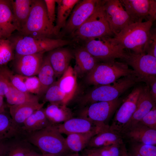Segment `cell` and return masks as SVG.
I'll return each mask as SVG.
<instances>
[{"label":"cell","instance_id":"6da1fadb","mask_svg":"<svg viewBox=\"0 0 156 156\" xmlns=\"http://www.w3.org/2000/svg\"><path fill=\"white\" fill-rule=\"evenodd\" d=\"M153 23L149 21L132 23L117 34L107 39L112 43L131 50L135 53H144V47Z\"/></svg>","mask_w":156,"mask_h":156},{"label":"cell","instance_id":"7a4b0ae2","mask_svg":"<svg viewBox=\"0 0 156 156\" xmlns=\"http://www.w3.org/2000/svg\"><path fill=\"white\" fill-rule=\"evenodd\" d=\"M25 138L31 144L38 148L42 154L61 156L69 151L65 138L55 125H51L38 131L26 133Z\"/></svg>","mask_w":156,"mask_h":156},{"label":"cell","instance_id":"3957f363","mask_svg":"<svg viewBox=\"0 0 156 156\" xmlns=\"http://www.w3.org/2000/svg\"><path fill=\"white\" fill-rule=\"evenodd\" d=\"M140 81L136 75H132L122 77L112 84L96 86L81 99L80 103L88 105L95 102L113 101Z\"/></svg>","mask_w":156,"mask_h":156},{"label":"cell","instance_id":"277c9868","mask_svg":"<svg viewBox=\"0 0 156 156\" xmlns=\"http://www.w3.org/2000/svg\"><path fill=\"white\" fill-rule=\"evenodd\" d=\"M13 43L15 55L21 56L44 53L69 44L71 42L60 39L23 36L18 34L8 38Z\"/></svg>","mask_w":156,"mask_h":156},{"label":"cell","instance_id":"5b68a950","mask_svg":"<svg viewBox=\"0 0 156 156\" xmlns=\"http://www.w3.org/2000/svg\"><path fill=\"white\" fill-rule=\"evenodd\" d=\"M54 26L48 18L44 0H33L30 13L20 35L51 38Z\"/></svg>","mask_w":156,"mask_h":156},{"label":"cell","instance_id":"8992f818","mask_svg":"<svg viewBox=\"0 0 156 156\" xmlns=\"http://www.w3.org/2000/svg\"><path fill=\"white\" fill-rule=\"evenodd\" d=\"M136 75L125 62L116 61L98 63L87 73L86 82L90 85L98 86L112 84L120 78Z\"/></svg>","mask_w":156,"mask_h":156},{"label":"cell","instance_id":"52a82bcc","mask_svg":"<svg viewBox=\"0 0 156 156\" xmlns=\"http://www.w3.org/2000/svg\"><path fill=\"white\" fill-rule=\"evenodd\" d=\"M73 34L78 38L86 40L114 36L106 20L102 1L100 0L94 13Z\"/></svg>","mask_w":156,"mask_h":156},{"label":"cell","instance_id":"ba28073f","mask_svg":"<svg viewBox=\"0 0 156 156\" xmlns=\"http://www.w3.org/2000/svg\"><path fill=\"white\" fill-rule=\"evenodd\" d=\"M107 38H91L86 41L85 48L92 56L103 62L123 60L127 51L121 46L110 42Z\"/></svg>","mask_w":156,"mask_h":156},{"label":"cell","instance_id":"9c48e42d","mask_svg":"<svg viewBox=\"0 0 156 156\" xmlns=\"http://www.w3.org/2000/svg\"><path fill=\"white\" fill-rule=\"evenodd\" d=\"M121 100L119 98L113 101L94 103L81 112L79 117L87 118L99 129L107 126L105 122L117 110Z\"/></svg>","mask_w":156,"mask_h":156},{"label":"cell","instance_id":"30bf717a","mask_svg":"<svg viewBox=\"0 0 156 156\" xmlns=\"http://www.w3.org/2000/svg\"><path fill=\"white\" fill-rule=\"evenodd\" d=\"M102 2L106 20L114 36L133 23L120 0H104Z\"/></svg>","mask_w":156,"mask_h":156},{"label":"cell","instance_id":"8fae6325","mask_svg":"<svg viewBox=\"0 0 156 156\" xmlns=\"http://www.w3.org/2000/svg\"><path fill=\"white\" fill-rule=\"evenodd\" d=\"M127 51L123 60L131 66L141 81L146 83L156 77V57L144 53L135 54Z\"/></svg>","mask_w":156,"mask_h":156},{"label":"cell","instance_id":"7c38bea8","mask_svg":"<svg viewBox=\"0 0 156 156\" xmlns=\"http://www.w3.org/2000/svg\"><path fill=\"white\" fill-rule=\"evenodd\" d=\"M133 23L156 19V1L155 0H120Z\"/></svg>","mask_w":156,"mask_h":156},{"label":"cell","instance_id":"4fadbf2b","mask_svg":"<svg viewBox=\"0 0 156 156\" xmlns=\"http://www.w3.org/2000/svg\"><path fill=\"white\" fill-rule=\"evenodd\" d=\"M138 87L134 89L125 98L116 110L110 129L120 134L124 127L134 112L138 98L142 88Z\"/></svg>","mask_w":156,"mask_h":156},{"label":"cell","instance_id":"5bb4252c","mask_svg":"<svg viewBox=\"0 0 156 156\" xmlns=\"http://www.w3.org/2000/svg\"><path fill=\"white\" fill-rule=\"evenodd\" d=\"M100 0L79 1L74 7L64 27L66 32L73 33L94 13Z\"/></svg>","mask_w":156,"mask_h":156},{"label":"cell","instance_id":"9a60e30c","mask_svg":"<svg viewBox=\"0 0 156 156\" xmlns=\"http://www.w3.org/2000/svg\"><path fill=\"white\" fill-rule=\"evenodd\" d=\"M44 53L15 55L14 65L17 74L26 77L37 75L42 64Z\"/></svg>","mask_w":156,"mask_h":156},{"label":"cell","instance_id":"2e32d148","mask_svg":"<svg viewBox=\"0 0 156 156\" xmlns=\"http://www.w3.org/2000/svg\"><path fill=\"white\" fill-rule=\"evenodd\" d=\"M155 104V103L151 94L149 85H147L142 87L138 98L135 111L120 134L128 128L139 122Z\"/></svg>","mask_w":156,"mask_h":156},{"label":"cell","instance_id":"e0dca14e","mask_svg":"<svg viewBox=\"0 0 156 156\" xmlns=\"http://www.w3.org/2000/svg\"><path fill=\"white\" fill-rule=\"evenodd\" d=\"M131 142L156 145V130L139 122L121 133Z\"/></svg>","mask_w":156,"mask_h":156},{"label":"cell","instance_id":"ac0fdd59","mask_svg":"<svg viewBox=\"0 0 156 156\" xmlns=\"http://www.w3.org/2000/svg\"><path fill=\"white\" fill-rule=\"evenodd\" d=\"M47 56L56 77L62 75L69 66V63L73 57L72 53L69 49L61 48L50 51Z\"/></svg>","mask_w":156,"mask_h":156},{"label":"cell","instance_id":"d6986e66","mask_svg":"<svg viewBox=\"0 0 156 156\" xmlns=\"http://www.w3.org/2000/svg\"><path fill=\"white\" fill-rule=\"evenodd\" d=\"M123 144L120 134L111 130L108 125L99 130L89 141L87 147L97 148L111 145Z\"/></svg>","mask_w":156,"mask_h":156},{"label":"cell","instance_id":"ffe728a7","mask_svg":"<svg viewBox=\"0 0 156 156\" xmlns=\"http://www.w3.org/2000/svg\"><path fill=\"white\" fill-rule=\"evenodd\" d=\"M55 125L61 133L67 135L88 132L96 127L91 121L81 117H73L62 123Z\"/></svg>","mask_w":156,"mask_h":156},{"label":"cell","instance_id":"44dd1931","mask_svg":"<svg viewBox=\"0 0 156 156\" xmlns=\"http://www.w3.org/2000/svg\"><path fill=\"white\" fill-rule=\"evenodd\" d=\"M45 102L39 101L10 106V114L14 121L18 125H22L26 120L34 112L43 108Z\"/></svg>","mask_w":156,"mask_h":156},{"label":"cell","instance_id":"7402d4cb","mask_svg":"<svg viewBox=\"0 0 156 156\" xmlns=\"http://www.w3.org/2000/svg\"><path fill=\"white\" fill-rule=\"evenodd\" d=\"M0 30L4 39L9 38L16 30L14 24L11 0H0Z\"/></svg>","mask_w":156,"mask_h":156},{"label":"cell","instance_id":"603a6c76","mask_svg":"<svg viewBox=\"0 0 156 156\" xmlns=\"http://www.w3.org/2000/svg\"><path fill=\"white\" fill-rule=\"evenodd\" d=\"M22 127L17 124L5 110L0 112V140L24 136Z\"/></svg>","mask_w":156,"mask_h":156},{"label":"cell","instance_id":"cb8c5ba5","mask_svg":"<svg viewBox=\"0 0 156 156\" xmlns=\"http://www.w3.org/2000/svg\"><path fill=\"white\" fill-rule=\"evenodd\" d=\"M33 0H11L14 24L19 32L25 25L29 16Z\"/></svg>","mask_w":156,"mask_h":156},{"label":"cell","instance_id":"d4e9b609","mask_svg":"<svg viewBox=\"0 0 156 156\" xmlns=\"http://www.w3.org/2000/svg\"><path fill=\"white\" fill-rule=\"evenodd\" d=\"M5 144L4 156H26L34 150V146L26 140L24 136L6 139Z\"/></svg>","mask_w":156,"mask_h":156},{"label":"cell","instance_id":"484cf974","mask_svg":"<svg viewBox=\"0 0 156 156\" xmlns=\"http://www.w3.org/2000/svg\"><path fill=\"white\" fill-rule=\"evenodd\" d=\"M57 81L59 88L65 95L68 103L73 98L77 88L76 70L69 66Z\"/></svg>","mask_w":156,"mask_h":156},{"label":"cell","instance_id":"4316f807","mask_svg":"<svg viewBox=\"0 0 156 156\" xmlns=\"http://www.w3.org/2000/svg\"><path fill=\"white\" fill-rule=\"evenodd\" d=\"M44 111L47 118L53 125L60 124L73 117L71 110L65 104L50 103Z\"/></svg>","mask_w":156,"mask_h":156},{"label":"cell","instance_id":"83f0119b","mask_svg":"<svg viewBox=\"0 0 156 156\" xmlns=\"http://www.w3.org/2000/svg\"><path fill=\"white\" fill-rule=\"evenodd\" d=\"M99 130L96 127L88 132L73 133L67 135L65 138V142L68 150L78 153L85 149L91 138Z\"/></svg>","mask_w":156,"mask_h":156},{"label":"cell","instance_id":"f1b7e54d","mask_svg":"<svg viewBox=\"0 0 156 156\" xmlns=\"http://www.w3.org/2000/svg\"><path fill=\"white\" fill-rule=\"evenodd\" d=\"M57 4L56 25L54 27L55 35L58 34L61 28H64L66 20L79 0H56Z\"/></svg>","mask_w":156,"mask_h":156},{"label":"cell","instance_id":"f546056e","mask_svg":"<svg viewBox=\"0 0 156 156\" xmlns=\"http://www.w3.org/2000/svg\"><path fill=\"white\" fill-rule=\"evenodd\" d=\"M52 125L47 118L44 109L34 112L24 122L22 128L26 133H30L42 129Z\"/></svg>","mask_w":156,"mask_h":156},{"label":"cell","instance_id":"4dcf8cb0","mask_svg":"<svg viewBox=\"0 0 156 156\" xmlns=\"http://www.w3.org/2000/svg\"><path fill=\"white\" fill-rule=\"evenodd\" d=\"M37 75L41 86L40 95H41L45 94L48 88L55 81V73L47 56L44 57Z\"/></svg>","mask_w":156,"mask_h":156},{"label":"cell","instance_id":"1f68e13d","mask_svg":"<svg viewBox=\"0 0 156 156\" xmlns=\"http://www.w3.org/2000/svg\"><path fill=\"white\" fill-rule=\"evenodd\" d=\"M74 55L77 69L84 73H88L99 61L89 53L85 47L77 50Z\"/></svg>","mask_w":156,"mask_h":156},{"label":"cell","instance_id":"d6a6232c","mask_svg":"<svg viewBox=\"0 0 156 156\" xmlns=\"http://www.w3.org/2000/svg\"><path fill=\"white\" fill-rule=\"evenodd\" d=\"M8 90L5 96L10 106L39 101L38 96L21 91L8 83Z\"/></svg>","mask_w":156,"mask_h":156},{"label":"cell","instance_id":"836d02e7","mask_svg":"<svg viewBox=\"0 0 156 156\" xmlns=\"http://www.w3.org/2000/svg\"><path fill=\"white\" fill-rule=\"evenodd\" d=\"M44 94L45 103L66 105L68 103L65 95L59 88L57 81H55L48 88Z\"/></svg>","mask_w":156,"mask_h":156},{"label":"cell","instance_id":"e575fe53","mask_svg":"<svg viewBox=\"0 0 156 156\" xmlns=\"http://www.w3.org/2000/svg\"><path fill=\"white\" fill-rule=\"evenodd\" d=\"M128 152L130 156H156L155 145L131 142Z\"/></svg>","mask_w":156,"mask_h":156},{"label":"cell","instance_id":"d590c367","mask_svg":"<svg viewBox=\"0 0 156 156\" xmlns=\"http://www.w3.org/2000/svg\"><path fill=\"white\" fill-rule=\"evenodd\" d=\"M14 53L13 44L8 38L0 39V65H5L14 59Z\"/></svg>","mask_w":156,"mask_h":156},{"label":"cell","instance_id":"8d00e7d4","mask_svg":"<svg viewBox=\"0 0 156 156\" xmlns=\"http://www.w3.org/2000/svg\"><path fill=\"white\" fill-rule=\"evenodd\" d=\"M5 73L9 83L21 91L28 92L23 81L22 75L13 74L7 67L6 68Z\"/></svg>","mask_w":156,"mask_h":156},{"label":"cell","instance_id":"74e56055","mask_svg":"<svg viewBox=\"0 0 156 156\" xmlns=\"http://www.w3.org/2000/svg\"><path fill=\"white\" fill-rule=\"evenodd\" d=\"M23 77L28 92L40 95L41 86L38 77L35 76L30 77L23 76Z\"/></svg>","mask_w":156,"mask_h":156},{"label":"cell","instance_id":"f35d334b","mask_svg":"<svg viewBox=\"0 0 156 156\" xmlns=\"http://www.w3.org/2000/svg\"><path fill=\"white\" fill-rule=\"evenodd\" d=\"M144 52L156 57V29L151 28L148 37L145 44Z\"/></svg>","mask_w":156,"mask_h":156},{"label":"cell","instance_id":"ab89813d","mask_svg":"<svg viewBox=\"0 0 156 156\" xmlns=\"http://www.w3.org/2000/svg\"><path fill=\"white\" fill-rule=\"evenodd\" d=\"M121 145L114 144L99 148H91L103 156H120Z\"/></svg>","mask_w":156,"mask_h":156},{"label":"cell","instance_id":"60d3db41","mask_svg":"<svg viewBox=\"0 0 156 156\" xmlns=\"http://www.w3.org/2000/svg\"><path fill=\"white\" fill-rule=\"evenodd\" d=\"M150 128L156 130V107L155 105L139 122Z\"/></svg>","mask_w":156,"mask_h":156},{"label":"cell","instance_id":"b9f144b4","mask_svg":"<svg viewBox=\"0 0 156 156\" xmlns=\"http://www.w3.org/2000/svg\"><path fill=\"white\" fill-rule=\"evenodd\" d=\"M5 65H0V95L3 96L8 90V81L5 71Z\"/></svg>","mask_w":156,"mask_h":156},{"label":"cell","instance_id":"7bdbcfd3","mask_svg":"<svg viewBox=\"0 0 156 156\" xmlns=\"http://www.w3.org/2000/svg\"><path fill=\"white\" fill-rule=\"evenodd\" d=\"M47 13L50 21L53 24L55 19V7L56 0H44Z\"/></svg>","mask_w":156,"mask_h":156},{"label":"cell","instance_id":"ee69618b","mask_svg":"<svg viewBox=\"0 0 156 156\" xmlns=\"http://www.w3.org/2000/svg\"><path fill=\"white\" fill-rule=\"evenodd\" d=\"M149 85L150 88V92L154 101L156 102V78H153L146 83Z\"/></svg>","mask_w":156,"mask_h":156},{"label":"cell","instance_id":"f6af8a7d","mask_svg":"<svg viewBox=\"0 0 156 156\" xmlns=\"http://www.w3.org/2000/svg\"><path fill=\"white\" fill-rule=\"evenodd\" d=\"M84 150V154L87 156H103L95 151L92 148H87Z\"/></svg>","mask_w":156,"mask_h":156},{"label":"cell","instance_id":"bcb514c9","mask_svg":"<svg viewBox=\"0 0 156 156\" xmlns=\"http://www.w3.org/2000/svg\"><path fill=\"white\" fill-rule=\"evenodd\" d=\"M6 139L0 140V156L5 155L6 149Z\"/></svg>","mask_w":156,"mask_h":156},{"label":"cell","instance_id":"7dc6e473","mask_svg":"<svg viewBox=\"0 0 156 156\" xmlns=\"http://www.w3.org/2000/svg\"><path fill=\"white\" fill-rule=\"evenodd\" d=\"M120 156H130L127 150L125 145L123 144L120 146Z\"/></svg>","mask_w":156,"mask_h":156},{"label":"cell","instance_id":"c3c4849f","mask_svg":"<svg viewBox=\"0 0 156 156\" xmlns=\"http://www.w3.org/2000/svg\"><path fill=\"white\" fill-rule=\"evenodd\" d=\"M5 110V105L3 101V96L0 95V112Z\"/></svg>","mask_w":156,"mask_h":156},{"label":"cell","instance_id":"681fc988","mask_svg":"<svg viewBox=\"0 0 156 156\" xmlns=\"http://www.w3.org/2000/svg\"><path fill=\"white\" fill-rule=\"evenodd\" d=\"M26 156H43L42 154H41L37 153L34 150L29 153Z\"/></svg>","mask_w":156,"mask_h":156},{"label":"cell","instance_id":"f907efd6","mask_svg":"<svg viewBox=\"0 0 156 156\" xmlns=\"http://www.w3.org/2000/svg\"><path fill=\"white\" fill-rule=\"evenodd\" d=\"M68 156H80L78 153H74Z\"/></svg>","mask_w":156,"mask_h":156},{"label":"cell","instance_id":"816d5d0a","mask_svg":"<svg viewBox=\"0 0 156 156\" xmlns=\"http://www.w3.org/2000/svg\"><path fill=\"white\" fill-rule=\"evenodd\" d=\"M2 38H3L2 37L1 34V33L0 30V39H2Z\"/></svg>","mask_w":156,"mask_h":156},{"label":"cell","instance_id":"f5cc1de1","mask_svg":"<svg viewBox=\"0 0 156 156\" xmlns=\"http://www.w3.org/2000/svg\"><path fill=\"white\" fill-rule=\"evenodd\" d=\"M82 156H87L86 155H85L84 154V155H82Z\"/></svg>","mask_w":156,"mask_h":156}]
</instances>
